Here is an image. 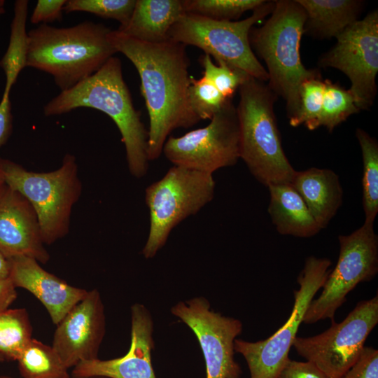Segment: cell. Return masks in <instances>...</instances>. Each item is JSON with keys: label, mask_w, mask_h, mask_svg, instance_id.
I'll return each mask as SVG.
<instances>
[{"label": "cell", "mask_w": 378, "mask_h": 378, "mask_svg": "<svg viewBox=\"0 0 378 378\" xmlns=\"http://www.w3.org/2000/svg\"><path fill=\"white\" fill-rule=\"evenodd\" d=\"M108 38L116 52L127 57L139 73L149 115L148 156L149 161L155 160L173 130L200 121L188 101L192 77L186 46L169 39L141 41L118 30H111Z\"/></svg>", "instance_id": "6da1fadb"}, {"label": "cell", "mask_w": 378, "mask_h": 378, "mask_svg": "<svg viewBox=\"0 0 378 378\" xmlns=\"http://www.w3.org/2000/svg\"><path fill=\"white\" fill-rule=\"evenodd\" d=\"M80 107L106 113L118 127L125 145L130 174L140 178L148 168V131L133 104L123 79L119 58L111 57L94 74L70 90L61 92L43 108L46 116L68 113Z\"/></svg>", "instance_id": "7a4b0ae2"}, {"label": "cell", "mask_w": 378, "mask_h": 378, "mask_svg": "<svg viewBox=\"0 0 378 378\" xmlns=\"http://www.w3.org/2000/svg\"><path fill=\"white\" fill-rule=\"evenodd\" d=\"M110 31L90 21L65 28L42 24L28 32L27 66L50 74L61 92L70 90L117 52Z\"/></svg>", "instance_id": "3957f363"}, {"label": "cell", "mask_w": 378, "mask_h": 378, "mask_svg": "<svg viewBox=\"0 0 378 378\" xmlns=\"http://www.w3.org/2000/svg\"><path fill=\"white\" fill-rule=\"evenodd\" d=\"M274 2V10L263 26L251 29L249 42L264 60L267 68V85L284 99L290 120L300 110L302 84L320 73L306 69L300 59V40L306 22L304 10L295 0Z\"/></svg>", "instance_id": "277c9868"}, {"label": "cell", "mask_w": 378, "mask_h": 378, "mask_svg": "<svg viewBox=\"0 0 378 378\" xmlns=\"http://www.w3.org/2000/svg\"><path fill=\"white\" fill-rule=\"evenodd\" d=\"M236 107L239 128V159L262 184L291 183L296 171L282 147L274 112L276 94L264 82L248 76L239 88Z\"/></svg>", "instance_id": "5b68a950"}, {"label": "cell", "mask_w": 378, "mask_h": 378, "mask_svg": "<svg viewBox=\"0 0 378 378\" xmlns=\"http://www.w3.org/2000/svg\"><path fill=\"white\" fill-rule=\"evenodd\" d=\"M0 173L6 185L22 195L34 208L44 244L50 245L69 233L72 208L82 192L74 155L66 154L61 167L48 172L29 171L0 158Z\"/></svg>", "instance_id": "8992f818"}, {"label": "cell", "mask_w": 378, "mask_h": 378, "mask_svg": "<svg viewBox=\"0 0 378 378\" xmlns=\"http://www.w3.org/2000/svg\"><path fill=\"white\" fill-rule=\"evenodd\" d=\"M215 186L212 174L174 165L146 188L150 227L141 251L145 258H154L177 225L213 200Z\"/></svg>", "instance_id": "52a82bcc"}, {"label": "cell", "mask_w": 378, "mask_h": 378, "mask_svg": "<svg viewBox=\"0 0 378 378\" xmlns=\"http://www.w3.org/2000/svg\"><path fill=\"white\" fill-rule=\"evenodd\" d=\"M274 5V1H265L247 18L234 21L185 13L172 27L168 39L196 46L216 61H223L265 83L268 74L252 50L249 33L253 24L272 13Z\"/></svg>", "instance_id": "ba28073f"}, {"label": "cell", "mask_w": 378, "mask_h": 378, "mask_svg": "<svg viewBox=\"0 0 378 378\" xmlns=\"http://www.w3.org/2000/svg\"><path fill=\"white\" fill-rule=\"evenodd\" d=\"M331 264L328 258L308 257L298 278L300 288L294 291L292 312L284 326L264 340H234V351L244 358L251 378H277L289 359V350L306 311L314 296L323 287Z\"/></svg>", "instance_id": "9c48e42d"}, {"label": "cell", "mask_w": 378, "mask_h": 378, "mask_svg": "<svg viewBox=\"0 0 378 378\" xmlns=\"http://www.w3.org/2000/svg\"><path fill=\"white\" fill-rule=\"evenodd\" d=\"M378 323V296L360 301L340 323L324 332L296 337L293 346L328 378H341L359 357L364 343Z\"/></svg>", "instance_id": "30bf717a"}, {"label": "cell", "mask_w": 378, "mask_h": 378, "mask_svg": "<svg viewBox=\"0 0 378 378\" xmlns=\"http://www.w3.org/2000/svg\"><path fill=\"white\" fill-rule=\"evenodd\" d=\"M337 265L330 272L319 297L312 300L303 318L312 324L327 318L334 321L338 308L359 284L368 281L378 272V237L374 225H363L347 235H340Z\"/></svg>", "instance_id": "8fae6325"}, {"label": "cell", "mask_w": 378, "mask_h": 378, "mask_svg": "<svg viewBox=\"0 0 378 378\" xmlns=\"http://www.w3.org/2000/svg\"><path fill=\"white\" fill-rule=\"evenodd\" d=\"M162 152L174 166L212 174L220 168L234 165L239 159V128L232 99L206 127L167 138Z\"/></svg>", "instance_id": "7c38bea8"}, {"label": "cell", "mask_w": 378, "mask_h": 378, "mask_svg": "<svg viewBox=\"0 0 378 378\" xmlns=\"http://www.w3.org/2000/svg\"><path fill=\"white\" fill-rule=\"evenodd\" d=\"M336 38V44L321 57L318 65L342 71L351 81L349 90L358 109H368L377 93V10L353 22Z\"/></svg>", "instance_id": "4fadbf2b"}, {"label": "cell", "mask_w": 378, "mask_h": 378, "mask_svg": "<svg viewBox=\"0 0 378 378\" xmlns=\"http://www.w3.org/2000/svg\"><path fill=\"white\" fill-rule=\"evenodd\" d=\"M171 313L197 337L205 362L206 378H240L241 368L234 356V342L243 328L240 320L214 312L202 296L177 302Z\"/></svg>", "instance_id": "5bb4252c"}, {"label": "cell", "mask_w": 378, "mask_h": 378, "mask_svg": "<svg viewBox=\"0 0 378 378\" xmlns=\"http://www.w3.org/2000/svg\"><path fill=\"white\" fill-rule=\"evenodd\" d=\"M56 326L52 347L67 369L98 358L106 332L104 306L99 290H88Z\"/></svg>", "instance_id": "9a60e30c"}, {"label": "cell", "mask_w": 378, "mask_h": 378, "mask_svg": "<svg viewBox=\"0 0 378 378\" xmlns=\"http://www.w3.org/2000/svg\"><path fill=\"white\" fill-rule=\"evenodd\" d=\"M152 315L143 304L131 307V339L128 351L109 360L99 358L79 363L72 370L74 378H156L151 361L154 348Z\"/></svg>", "instance_id": "2e32d148"}, {"label": "cell", "mask_w": 378, "mask_h": 378, "mask_svg": "<svg viewBox=\"0 0 378 378\" xmlns=\"http://www.w3.org/2000/svg\"><path fill=\"white\" fill-rule=\"evenodd\" d=\"M37 215L29 201L5 185L0 191V252L8 259L27 256L46 263Z\"/></svg>", "instance_id": "e0dca14e"}, {"label": "cell", "mask_w": 378, "mask_h": 378, "mask_svg": "<svg viewBox=\"0 0 378 378\" xmlns=\"http://www.w3.org/2000/svg\"><path fill=\"white\" fill-rule=\"evenodd\" d=\"M9 260V278L15 287L32 293L43 304L55 325L88 293L47 272L34 258L18 256Z\"/></svg>", "instance_id": "ac0fdd59"}, {"label": "cell", "mask_w": 378, "mask_h": 378, "mask_svg": "<svg viewBox=\"0 0 378 378\" xmlns=\"http://www.w3.org/2000/svg\"><path fill=\"white\" fill-rule=\"evenodd\" d=\"M290 184L320 229L326 227L342 203L343 191L337 174L330 169L312 167L296 171Z\"/></svg>", "instance_id": "d6986e66"}, {"label": "cell", "mask_w": 378, "mask_h": 378, "mask_svg": "<svg viewBox=\"0 0 378 378\" xmlns=\"http://www.w3.org/2000/svg\"><path fill=\"white\" fill-rule=\"evenodd\" d=\"M186 13L183 0H136L129 21L117 29L132 38L160 43Z\"/></svg>", "instance_id": "ffe728a7"}, {"label": "cell", "mask_w": 378, "mask_h": 378, "mask_svg": "<svg viewBox=\"0 0 378 378\" xmlns=\"http://www.w3.org/2000/svg\"><path fill=\"white\" fill-rule=\"evenodd\" d=\"M267 188L270 195L268 213L279 234L307 238L321 231L304 201L291 184H272Z\"/></svg>", "instance_id": "44dd1931"}, {"label": "cell", "mask_w": 378, "mask_h": 378, "mask_svg": "<svg viewBox=\"0 0 378 378\" xmlns=\"http://www.w3.org/2000/svg\"><path fill=\"white\" fill-rule=\"evenodd\" d=\"M306 13L304 33L318 38L337 37L356 22L363 1L357 0H295Z\"/></svg>", "instance_id": "7402d4cb"}, {"label": "cell", "mask_w": 378, "mask_h": 378, "mask_svg": "<svg viewBox=\"0 0 378 378\" xmlns=\"http://www.w3.org/2000/svg\"><path fill=\"white\" fill-rule=\"evenodd\" d=\"M28 1L18 0L14 4V16L8 49L0 61V66L6 74V85L3 95L9 96L10 88L20 71L27 66L29 50L26 22Z\"/></svg>", "instance_id": "603a6c76"}, {"label": "cell", "mask_w": 378, "mask_h": 378, "mask_svg": "<svg viewBox=\"0 0 378 378\" xmlns=\"http://www.w3.org/2000/svg\"><path fill=\"white\" fill-rule=\"evenodd\" d=\"M17 361L23 378H64L69 376L68 369L52 346L33 338Z\"/></svg>", "instance_id": "cb8c5ba5"}, {"label": "cell", "mask_w": 378, "mask_h": 378, "mask_svg": "<svg viewBox=\"0 0 378 378\" xmlns=\"http://www.w3.org/2000/svg\"><path fill=\"white\" fill-rule=\"evenodd\" d=\"M356 138L363 158V206L364 223L374 225L378 213V144L365 131L358 128Z\"/></svg>", "instance_id": "d4e9b609"}, {"label": "cell", "mask_w": 378, "mask_h": 378, "mask_svg": "<svg viewBox=\"0 0 378 378\" xmlns=\"http://www.w3.org/2000/svg\"><path fill=\"white\" fill-rule=\"evenodd\" d=\"M32 328L24 308L0 312V354L5 360H17L32 339Z\"/></svg>", "instance_id": "484cf974"}, {"label": "cell", "mask_w": 378, "mask_h": 378, "mask_svg": "<svg viewBox=\"0 0 378 378\" xmlns=\"http://www.w3.org/2000/svg\"><path fill=\"white\" fill-rule=\"evenodd\" d=\"M359 111L349 90L326 79L322 106L314 130L323 126L332 132L338 125Z\"/></svg>", "instance_id": "4316f807"}, {"label": "cell", "mask_w": 378, "mask_h": 378, "mask_svg": "<svg viewBox=\"0 0 378 378\" xmlns=\"http://www.w3.org/2000/svg\"><path fill=\"white\" fill-rule=\"evenodd\" d=\"M263 0H183L186 13L216 20L232 21L261 6Z\"/></svg>", "instance_id": "83f0119b"}, {"label": "cell", "mask_w": 378, "mask_h": 378, "mask_svg": "<svg viewBox=\"0 0 378 378\" xmlns=\"http://www.w3.org/2000/svg\"><path fill=\"white\" fill-rule=\"evenodd\" d=\"M203 77L209 81L226 99H232L246 78L250 76L244 71L230 66L223 61L214 64L211 57L204 54L201 57Z\"/></svg>", "instance_id": "f1b7e54d"}, {"label": "cell", "mask_w": 378, "mask_h": 378, "mask_svg": "<svg viewBox=\"0 0 378 378\" xmlns=\"http://www.w3.org/2000/svg\"><path fill=\"white\" fill-rule=\"evenodd\" d=\"M229 100L203 76L200 79L192 77L188 101L192 111L200 120H211Z\"/></svg>", "instance_id": "f546056e"}, {"label": "cell", "mask_w": 378, "mask_h": 378, "mask_svg": "<svg viewBox=\"0 0 378 378\" xmlns=\"http://www.w3.org/2000/svg\"><path fill=\"white\" fill-rule=\"evenodd\" d=\"M324 93V80L321 75L306 80L300 90V110L297 115L289 120L292 127L304 124L309 130L320 113Z\"/></svg>", "instance_id": "4dcf8cb0"}, {"label": "cell", "mask_w": 378, "mask_h": 378, "mask_svg": "<svg viewBox=\"0 0 378 378\" xmlns=\"http://www.w3.org/2000/svg\"><path fill=\"white\" fill-rule=\"evenodd\" d=\"M135 0H69L64 11L88 12L97 16L118 21L120 26L130 20L135 6Z\"/></svg>", "instance_id": "1f68e13d"}, {"label": "cell", "mask_w": 378, "mask_h": 378, "mask_svg": "<svg viewBox=\"0 0 378 378\" xmlns=\"http://www.w3.org/2000/svg\"><path fill=\"white\" fill-rule=\"evenodd\" d=\"M341 378H378V351L364 346L355 363Z\"/></svg>", "instance_id": "d6a6232c"}, {"label": "cell", "mask_w": 378, "mask_h": 378, "mask_svg": "<svg viewBox=\"0 0 378 378\" xmlns=\"http://www.w3.org/2000/svg\"><path fill=\"white\" fill-rule=\"evenodd\" d=\"M66 2L65 0H38L30 18L31 23L46 24L60 20Z\"/></svg>", "instance_id": "836d02e7"}, {"label": "cell", "mask_w": 378, "mask_h": 378, "mask_svg": "<svg viewBox=\"0 0 378 378\" xmlns=\"http://www.w3.org/2000/svg\"><path fill=\"white\" fill-rule=\"evenodd\" d=\"M277 378H328L315 365L309 361L300 362L288 360Z\"/></svg>", "instance_id": "e575fe53"}, {"label": "cell", "mask_w": 378, "mask_h": 378, "mask_svg": "<svg viewBox=\"0 0 378 378\" xmlns=\"http://www.w3.org/2000/svg\"><path fill=\"white\" fill-rule=\"evenodd\" d=\"M12 130L11 105L9 96L3 95L0 102V148L8 140Z\"/></svg>", "instance_id": "d590c367"}, {"label": "cell", "mask_w": 378, "mask_h": 378, "mask_svg": "<svg viewBox=\"0 0 378 378\" xmlns=\"http://www.w3.org/2000/svg\"><path fill=\"white\" fill-rule=\"evenodd\" d=\"M16 298V288L10 279H0V312L8 309Z\"/></svg>", "instance_id": "8d00e7d4"}, {"label": "cell", "mask_w": 378, "mask_h": 378, "mask_svg": "<svg viewBox=\"0 0 378 378\" xmlns=\"http://www.w3.org/2000/svg\"><path fill=\"white\" fill-rule=\"evenodd\" d=\"M10 263L9 259L0 252V279L9 278Z\"/></svg>", "instance_id": "74e56055"}, {"label": "cell", "mask_w": 378, "mask_h": 378, "mask_svg": "<svg viewBox=\"0 0 378 378\" xmlns=\"http://www.w3.org/2000/svg\"><path fill=\"white\" fill-rule=\"evenodd\" d=\"M6 185L5 181L4 179V177L2 176L1 174L0 173V191L4 188V186Z\"/></svg>", "instance_id": "f35d334b"}, {"label": "cell", "mask_w": 378, "mask_h": 378, "mask_svg": "<svg viewBox=\"0 0 378 378\" xmlns=\"http://www.w3.org/2000/svg\"><path fill=\"white\" fill-rule=\"evenodd\" d=\"M4 4L5 1L0 0V15L4 13Z\"/></svg>", "instance_id": "ab89813d"}, {"label": "cell", "mask_w": 378, "mask_h": 378, "mask_svg": "<svg viewBox=\"0 0 378 378\" xmlns=\"http://www.w3.org/2000/svg\"><path fill=\"white\" fill-rule=\"evenodd\" d=\"M4 360H5L4 357L1 354H0V362H3Z\"/></svg>", "instance_id": "60d3db41"}, {"label": "cell", "mask_w": 378, "mask_h": 378, "mask_svg": "<svg viewBox=\"0 0 378 378\" xmlns=\"http://www.w3.org/2000/svg\"><path fill=\"white\" fill-rule=\"evenodd\" d=\"M0 378H12V377L7 375H0Z\"/></svg>", "instance_id": "b9f144b4"}, {"label": "cell", "mask_w": 378, "mask_h": 378, "mask_svg": "<svg viewBox=\"0 0 378 378\" xmlns=\"http://www.w3.org/2000/svg\"><path fill=\"white\" fill-rule=\"evenodd\" d=\"M88 378H108V377H88Z\"/></svg>", "instance_id": "7bdbcfd3"}, {"label": "cell", "mask_w": 378, "mask_h": 378, "mask_svg": "<svg viewBox=\"0 0 378 378\" xmlns=\"http://www.w3.org/2000/svg\"><path fill=\"white\" fill-rule=\"evenodd\" d=\"M64 378H74L72 377H71L70 375L69 377H64Z\"/></svg>", "instance_id": "ee69618b"}]
</instances>
